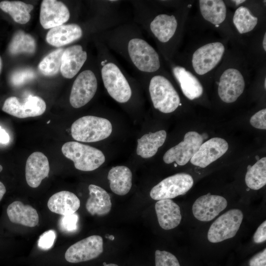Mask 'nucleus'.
<instances>
[{"label": "nucleus", "mask_w": 266, "mask_h": 266, "mask_svg": "<svg viewBox=\"0 0 266 266\" xmlns=\"http://www.w3.org/2000/svg\"><path fill=\"white\" fill-rule=\"evenodd\" d=\"M2 166L0 165V172L2 171Z\"/></svg>", "instance_id": "nucleus-48"}, {"label": "nucleus", "mask_w": 266, "mask_h": 266, "mask_svg": "<svg viewBox=\"0 0 266 266\" xmlns=\"http://www.w3.org/2000/svg\"><path fill=\"white\" fill-rule=\"evenodd\" d=\"M266 240V221L263 222L258 228L253 235V240L256 243H260Z\"/></svg>", "instance_id": "nucleus-40"}, {"label": "nucleus", "mask_w": 266, "mask_h": 266, "mask_svg": "<svg viewBox=\"0 0 266 266\" xmlns=\"http://www.w3.org/2000/svg\"><path fill=\"white\" fill-rule=\"evenodd\" d=\"M78 220V216L75 213L67 216H63L60 220L61 227L66 231H73L77 229Z\"/></svg>", "instance_id": "nucleus-37"}, {"label": "nucleus", "mask_w": 266, "mask_h": 266, "mask_svg": "<svg viewBox=\"0 0 266 266\" xmlns=\"http://www.w3.org/2000/svg\"><path fill=\"white\" fill-rule=\"evenodd\" d=\"M33 6L20 1L3 0L0 2V8L7 13L18 23L25 24L31 18L30 12Z\"/></svg>", "instance_id": "nucleus-29"}, {"label": "nucleus", "mask_w": 266, "mask_h": 266, "mask_svg": "<svg viewBox=\"0 0 266 266\" xmlns=\"http://www.w3.org/2000/svg\"><path fill=\"white\" fill-rule=\"evenodd\" d=\"M103 266H118L115 264H105Z\"/></svg>", "instance_id": "nucleus-45"}, {"label": "nucleus", "mask_w": 266, "mask_h": 266, "mask_svg": "<svg viewBox=\"0 0 266 266\" xmlns=\"http://www.w3.org/2000/svg\"><path fill=\"white\" fill-rule=\"evenodd\" d=\"M112 131V126L108 119L91 115L79 118L71 127L72 138L84 142L103 140L110 136Z\"/></svg>", "instance_id": "nucleus-4"}, {"label": "nucleus", "mask_w": 266, "mask_h": 266, "mask_svg": "<svg viewBox=\"0 0 266 266\" xmlns=\"http://www.w3.org/2000/svg\"><path fill=\"white\" fill-rule=\"evenodd\" d=\"M46 105L39 97L30 95L20 100L16 97H10L4 101L2 107L4 112L19 118L35 117L45 112Z\"/></svg>", "instance_id": "nucleus-11"}, {"label": "nucleus", "mask_w": 266, "mask_h": 266, "mask_svg": "<svg viewBox=\"0 0 266 266\" xmlns=\"http://www.w3.org/2000/svg\"><path fill=\"white\" fill-rule=\"evenodd\" d=\"M243 218L242 211L232 209L216 219L209 228L207 238L212 243H218L234 237Z\"/></svg>", "instance_id": "nucleus-8"}, {"label": "nucleus", "mask_w": 266, "mask_h": 266, "mask_svg": "<svg viewBox=\"0 0 266 266\" xmlns=\"http://www.w3.org/2000/svg\"><path fill=\"white\" fill-rule=\"evenodd\" d=\"M1 68H2V60H1V58L0 56V73L1 72Z\"/></svg>", "instance_id": "nucleus-46"}, {"label": "nucleus", "mask_w": 266, "mask_h": 266, "mask_svg": "<svg viewBox=\"0 0 266 266\" xmlns=\"http://www.w3.org/2000/svg\"><path fill=\"white\" fill-rule=\"evenodd\" d=\"M266 78H265V83H264L265 88V89L266 88Z\"/></svg>", "instance_id": "nucleus-47"}, {"label": "nucleus", "mask_w": 266, "mask_h": 266, "mask_svg": "<svg viewBox=\"0 0 266 266\" xmlns=\"http://www.w3.org/2000/svg\"><path fill=\"white\" fill-rule=\"evenodd\" d=\"M6 211L10 221L13 223L29 227H34L38 224L39 216L36 209L20 201L10 203Z\"/></svg>", "instance_id": "nucleus-25"}, {"label": "nucleus", "mask_w": 266, "mask_h": 266, "mask_svg": "<svg viewBox=\"0 0 266 266\" xmlns=\"http://www.w3.org/2000/svg\"><path fill=\"white\" fill-rule=\"evenodd\" d=\"M132 171L128 167L124 166L113 167L107 176L110 189L116 195H126L132 188Z\"/></svg>", "instance_id": "nucleus-26"}, {"label": "nucleus", "mask_w": 266, "mask_h": 266, "mask_svg": "<svg viewBox=\"0 0 266 266\" xmlns=\"http://www.w3.org/2000/svg\"><path fill=\"white\" fill-rule=\"evenodd\" d=\"M64 49H56L45 57L38 65L40 72L46 76L56 74L61 68V59Z\"/></svg>", "instance_id": "nucleus-33"}, {"label": "nucleus", "mask_w": 266, "mask_h": 266, "mask_svg": "<svg viewBox=\"0 0 266 266\" xmlns=\"http://www.w3.org/2000/svg\"><path fill=\"white\" fill-rule=\"evenodd\" d=\"M83 34L82 28L77 24H63L51 29L46 39L50 45L60 47L79 40Z\"/></svg>", "instance_id": "nucleus-21"}, {"label": "nucleus", "mask_w": 266, "mask_h": 266, "mask_svg": "<svg viewBox=\"0 0 266 266\" xmlns=\"http://www.w3.org/2000/svg\"><path fill=\"white\" fill-rule=\"evenodd\" d=\"M266 109H263L255 114L250 118V123L254 128L259 129H266Z\"/></svg>", "instance_id": "nucleus-38"}, {"label": "nucleus", "mask_w": 266, "mask_h": 266, "mask_svg": "<svg viewBox=\"0 0 266 266\" xmlns=\"http://www.w3.org/2000/svg\"><path fill=\"white\" fill-rule=\"evenodd\" d=\"M56 237L55 231L50 230L43 233L38 240V247L43 250L50 249L53 245Z\"/></svg>", "instance_id": "nucleus-36"}, {"label": "nucleus", "mask_w": 266, "mask_h": 266, "mask_svg": "<svg viewBox=\"0 0 266 266\" xmlns=\"http://www.w3.org/2000/svg\"><path fill=\"white\" fill-rule=\"evenodd\" d=\"M192 176L185 173H179L163 179L152 188L151 198L157 200L171 199L187 193L193 186Z\"/></svg>", "instance_id": "nucleus-9"}, {"label": "nucleus", "mask_w": 266, "mask_h": 266, "mask_svg": "<svg viewBox=\"0 0 266 266\" xmlns=\"http://www.w3.org/2000/svg\"><path fill=\"white\" fill-rule=\"evenodd\" d=\"M50 171L47 157L42 152H34L26 161L25 177L27 184L32 188H37L42 180L47 177Z\"/></svg>", "instance_id": "nucleus-18"}, {"label": "nucleus", "mask_w": 266, "mask_h": 266, "mask_svg": "<svg viewBox=\"0 0 266 266\" xmlns=\"http://www.w3.org/2000/svg\"><path fill=\"white\" fill-rule=\"evenodd\" d=\"M249 266H266V249L259 252L249 261Z\"/></svg>", "instance_id": "nucleus-39"}, {"label": "nucleus", "mask_w": 266, "mask_h": 266, "mask_svg": "<svg viewBox=\"0 0 266 266\" xmlns=\"http://www.w3.org/2000/svg\"><path fill=\"white\" fill-rule=\"evenodd\" d=\"M245 181L250 189L257 190L266 184V157L258 160L252 166H247Z\"/></svg>", "instance_id": "nucleus-30"}, {"label": "nucleus", "mask_w": 266, "mask_h": 266, "mask_svg": "<svg viewBox=\"0 0 266 266\" xmlns=\"http://www.w3.org/2000/svg\"><path fill=\"white\" fill-rule=\"evenodd\" d=\"M50 120H49V121H48V122H47V123L48 124V123H50Z\"/></svg>", "instance_id": "nucleus-49"}, {"label": "nucleus", "mask_w": 266, "mask_h": 266, "mask_svg": "<svg viewBox=\"0 0 266 266\" xmlns=\"http://www.w3.org/2000/svg\"><path fill=\"white\" fill-rule=\"evenodd\" d=\"M227 205V200L223 197L208 193L196 200L192 206V211L196 219L207 222L218 216Z\"/></svg>", "instance_id": "nucleus-15"}, {"label": "nucleus", "mask_w": 266, "mask_h": 266, "mask_svg": "<svg viewBox=\"0 0 266 266\" xmlns=\"http://www.w3.org/2000/svg\"><path fill=\"white\" fill-rule=\"evenodd\" d=\"M166 137L165 130L144 134L137 139L136 154L145 159L154 156L158 148L164 143Z\"/></svg>", "instance_id": "nucleus-27"}, {"label": "nucleus", "mask_w": 266, "mask_h": 266, "mask_svg": "<svg viewBox=\"0 0 266 266\" xmlns=\"http://www.w3.org/2000/svg\"><path fill=\"white\" fill-rule=\"evenodd\" d=\"M34 70L31 68H23L17 70L11 74L10 83L14 86H20L35 77Z\"/></svg>", "instance_id": "nucleus-34"}, {"label": "nucleus", "mask_w": 266, "mask_h": 266, "mask_svg": "<svg viewBox=\"0 0 266 266\" xmlns=\"http://www.w3.org/2000/svg\"><path fill=\"white\" fill-rule=\"evenodd\" d=\"M266 33H265L263 40V47L265 51H266Z\"/></svg>", "instance_id": "nucleus-43"}, {"label": "nucleus", "mask_w": 266, "mask_h": 266, "mask_svg": "<svg viewBox=\"0 0 266 266\" xmlns=\"http://www.w3.org/2000/svg\"><path fill=\"white\" fill-rule=\"evenodd\" d=\"M64 155L74 163L75 167L80 170L90 171L99 168L105 160L100 150L76 141H69L62 147Z\"/></svg>", "instance_id": "nucleus-5"}, {"label": "nucleus", "mask_w": 266, "mask_h": 266, "mask_svg": "<svg viewBox=\"0 0 266 266\" xmlns=\"http://www.w3.org/2000/svg\"><path fill=\"white\" fill-rule=\"evenodd\" d=\"M87 59V53L79 44L70 46L65 50L61 59V72L67 79L75 77Z\"/></svg>", "instance_id": "nucleus-19"}, {"label": "nucleus", "mask_w": 266, "mask_h": 266, "mask_svg": "<svg viewBox=\"0 0 266 266\" xmlns=\"http://www.w3.org/2000/svg\"><path fill=\"white\" fill-rule=\"evenodd\" d=\"M99 74L108 95L118 103L129 102L133 97V79L122 68L110 50L100 44Z\"/></svg>", "instance_id": "nucleus-2"}, {"label": "nucleus", "mask_w": 266, "mask_h": 266, "mask_svg": "<svg viewBox=\"0 0 266 266\" xmlns=\"http://www.w3.org/2000/svg\"><path fill=\"white\" fill-rule=\"evenodd\" d=\"M225 51L224 45L220 42L208 43L198 48L192 58L195 72L203 75L212 70L222 60Z\"/></svg>", "instance_id": "nucleus-10"}, {"label": "nucleus", "mask_w": 266, "mask_h": 266, "mask_svg": "<svg viewBox=\"0 0 266 266\" xmlns=\"http://www.w3.org/2000/svg\"><path fill=\"white\" fill-rule=\"evenodd\" d=\"M138 11V21L158 42L166 44L173 38L178 25L174 15L160 13L150 16L139 8Z\"/></svg>", "instance_id": "nucleus-6"}, {"label": "nucleus", "mask_w": 266, "mask_h": 266, "mask_svg": "<svg viewBox=\"0 0 266 266\" xmlns=\"http://www.w3.org/2000/svg\"><path fill=\"white\" fill-rule=\"evenodd\" d=\"M148 78V88L154 107L164 113L174 112L180 104V98L167 77L158 72L143 75Z\"/></svg>", "instance_id": "nucleus-3"}, {"label": "nucleus", "mask_w": 266, "mask_h": 266, "mask_svg": "<svg viewBox=\"0 0 266 266\" xmlns=\"http://www.w3.org/2000/svg\"><path fill=\"white\" fill-rule=\"evenodd\" d=\"M89 198L86 208L92 215L104 216L109 213L112 203L108 193L102 188L94 185L89 186Z\"/></svg>", "instance_id": "nucleus-24"}, {"label": "nucleus", "mask_w": 266, "mask_h": 266, "mask_svg": "<svg viewBox=\"0 0 266 266\" xmlns=\"http://www.w3.org/2000/svg\"><path fill=\"white\" fill-rule=\"evenodd\" d=\"M102 43L127 61L142 76L158 72L161 59L136 25L121 24L102 33Z\"/></svg>", "instance_id": "nucleus-1"}, {"label": "nucleus", "mask_w": 266, "mask_h": 266, "mask_svg": "<svg viewBox=\"0 0 266 266\" xmlns=\"http://www.w3.org/2000/svg\"><path fill=\"white\" fill-rule=\"evenodd\" d=\"M98 77L90 69H84L77 75L69 96V102L73 107H82L92 100L98 90Z\"/></svg>", "instance_id": "nucleus-7"}, {"label": "nucleus", "mask_w": 266, "mask_h": 266, "mask_svg": "<svg viewBox=\"0 0 266 266\" xmlns=\"http://www.w3.org/2000/svg\"><path fill=\"white\" fill-rule=\"evenodd\" d=\"M245 80L241 72L235 68L226 69L220 76L218 94L226 103L236 101L243 92Z\"/></svg>", "instance_id": "nucleus-14"}, {"label": "nucleus", "mask_w": 266, "mask_h": 266, "mask_svg": "<svg viewBox=\"0 0 266 266\" xmlns=\"http://www.w3.org/2000/svg\"><path fill=\"white\" fill-rule=\"evenodd\" d=\"M233 23L238 32L243 34L252 31L255 28L258 18L252 14L247 7L240 6L235 11Z\"/></svg>", "instance_id": "nucleus-32"}, {"label": "nucleus", "mask_w": 266, "mask_h": 266, "mask_svg": "<svg viewBox=\"0 0 266 266\" xmlns=\"http://www.w3.org/2000/svg\"><path fill=\"white\" fill-rule=\"evenodd\" d=\"M228 148V143L224 139L212 138L201 144L190 162L194 166L205 168L222 156Z\"/></svg>", "instance_id": "nucleus-16"}, {"label": "nucleus", "mask_w": 266, "mask_h": 266, "mask_svg": "<svg viewBox=\"0 0 266 266\" xmlns=\"http://www.w3.org/2000/svg\"><path fill=\"white\" fill-rule=\"evenodd\" d=\"M102 238L91 235L71 245L66 251V260L71 263L88 261L97 258L103 252Z\"/></svg>", "instance_id": "nucleus-13"}, {"label": "nucleus", "mask_w": 266, "mask_h": 266, "mask_svg": "<svg viewBox=\"0 0 266 266\" xmlns=\"http://www.w3.org/2000/svg\"><path fill=\"white\" fill-rule=\"evenodd\" d=\"M200 12L203 18L214 25H219L226 19L227 8L222 0H199Z\"/></svg>", "instance_id": "nucleus-28"}, {"label": "nucleus", "mask_w": 266, "mask_h": 266, "mask_svg": "<svg viewBox=\"0 0 266 266\" xmlns=\"http://www.w3.org/2000/svg\"><path fill=\"white\" fill-rule=\"evenodd\" d=\"M80 205V201L78 198L74 193L67 191L54 194L47 202L48 207L51 211L62 216L75 213Z\"/></svg>", "instance_id": "nucleus-23"}, {"label": "nucleus", "mask_w": 266, "mask_h": 266, "mask_svg": "<svg viewBox=\"0 0 266 266\" xmlns=\"http://www.w3.org/2000/svg\"><path fill=\"white\" fill-rule=\"evenodd\" d=\"M173 75L184 96L190 100L199 98L203 93V87L198 79L185 67L174 65L171 67Z\"/></svg>", "instance_id": "nucleus-20"}, {"label": "nucleus", "mask_w": 266, "mask_h": 266, "mask_svg": "<svg viewBox=\"0 0 266 266\" xmlns=\"http://www.w3.org/2000/svg\"><path fill=\"white\" fill-rule=\"evenodd\" d=\"M203 142L202 136L198 133H187L182 141L168 149L163 156L166 164L175 162L179 166L186 165L194 156Z\"/></svg>", "instance_id": "nucleus-12"}, {"label": "nucleus", "mask_w": 266, "mask_h": 266, "mask_svg": "<svg viewBox=\"0 0 266 266\" xmlns=\"http://www.w3.org/2000/svg\"><path fill=\"white\" fill-rule=\"evenodd\" d=\"M156 266H180L176 257L169 252L157 250L155 252Z\"/></svg>", "instance_id": "nucleus-35"}, {"label": "nucleus", "mask_w": 266, "mask_h": 266, "mask_svg": "<svg viewBox=\"0 0 266 266\" xmlns=\"http://www.w3.org/2000/svg\"><path fill=\"white\" fill-rule=\"evenodd\" d=\"M106 237L111 240L114 239V237L112 235H106Z\"/></svg>", "instance_id": "nucleus-44"}, {"label": "nucleus", "mask_w": 266, "mask_h": 266, "mask_svg": "<svg viewBox=\"0 0 266 266\" xmlns=\"http://www.w3.org/2000/svg\"><path fill=\"white\" fill-rule=\"evenodd\" d=\"M155 210L159 224L164 230L173 229L181 222L180 208L171 199L158 200L155 204Z\"/></svg>", "instance_id": "nucleus-22"}, {"label": "nucleus", "mask_w": 266, "mask_h": 266, "mask_svg": "<svg viewBox=\"0 0 266 266\" xmlns=\"http://www.w3.org/2000/svg\"><path fill=\"white\" fill-rule=\"evenodd\" d=\"M6 193V188L4 184L0 181V200Z\"/></svg>", "instance_id": "nucleus-42"}, {"label": "nucleus", "mask_w": 266, "mask_h": 266, "mask_svg": "<svg viewBox=\"0 0 266 266\" xmlns=\"http://www.w3.org/2000/svg\"><path fill=\"white\" fill-rule=\"evenodd\" d=\"M36 42L30 34L23 31H18L14 34L8 46L10 54L20 53L33 54L36 50Z\"/></svg>", "instance_id": "nucleus-31"}, {"label": "nucleus", "mask_w": 266, "mask_h": 266, "mask_svg": "<svg viewBox=\"0 0 266 266\" xmlns=\"http://www.w3.org/2000/svg\"><path fill=\"white\" fill-rule=\"evenodd\" d=\"M9 140L8 133L0 126V143L6 144L9 142Z\"/></svg>", "instance_id": "nucleus-41"}, {"label": "nucleus", "mask_w": 266, "mask_h": 266, "mask_svg": "<svg viewBox=\"0 0 266 266\" xmlns=\"http://www.w3.org/2000/svg\"><path fill=\"white\" fill-rule=\"evenodd\" d=\"M70 17V12L62 2L56 0H44L40 11V23L45 29H52L63 25Z\"/></svg>", "instance_id": "nucleus-17"}]
</instances>
